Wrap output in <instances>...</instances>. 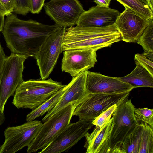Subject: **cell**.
<instances>
[{"label": "cell", "instance_id": "1", "mask_svg": "<svg viewBox=\"0 0 153 153\" xmlns=\"http://www.w3.org/2000/svg\"><path fill=\"white\" fill-rule=\"evenodd\" d=\"M1 32L11 53L35 58L47 38L61 26L32 19H21L12 13L6 16Z\"/></svg>", "mask_w": 153, "mask_h": 153}, {"label": "cell", "instance_id": "2", "mask_svg": "<svg viewBox=\"0 0 153 153\" xmlns=\"http://www.w3.org/2000/svg\"><path fill=\"white\" fill-rule=\"evenodd\" d=\"M122 40L116 25L94 27L76 25L66 29L62 44V52L71 49L96 51L111 46Z\"/></svg>", "mask_w": 153, "mask_h": 153}, {"label": "cell", "instance_id": "3", "mask_svg": "<svg viewBox=\"0 0 153 153\" xmlns=\"http://www.w3.org/2000/svg\"><path fill=\"white\" fill-rule=\"evenodd\" d=\"M65 85L51 78L24 81L16 89L12 103L18 109L33 110Z\"/></svg>", "mask_w": 153, "mask_h": 153}, {"label": "cell", "instance_id": "4", "mask_svg": "<svg viewBox=\"0 0 153 153\" xmlns=\"http://www.w3.org/2000/svg\"><path fill=\"white\" fill-rule=\"evenodd\" d=\"M78 105L70 104L45 122L28 146L27 152H35L43 149L51 142L70 123L74 112Z\"/></svg>", "mask_w": 153, "mask_h": 153}, {"label": "cell", "instance_id": "5", "mask_svg": "<svg viewBox=\"0 0 153 153\" xmlns=\"http://www.w3.org/2000/svg\"><path fill=\"white\" fill-rule=\"evenodd\" d=\"M135 108L128 98L117 105L112 114L113 125L109 139L110 153L116 147H120L126 137L139 125L134 115Z\"/></svg>", "mask_w": 153, "mask_h": 153}, {"label": "cell", "instance_id": "6", "mask_svg": "<svg viewBox=\"0 0 153 153\" xmlns=\"http://www.w3.org/2000/svg\"><path fill=\"white\" fill-rule=\"evenodd\" d=\"M27 58L11 53L5 59L0 82V103L3 111L8 99L14 94L18 87L24 81V62Z\"/></svg>", "mask_w": 153, "mask_h": 153}, {"label": "cell", "instance_id": "7", "mask_svg": "<svg viewBox=\"0 0 153 153\" xmlns=\"http://www.w3.org/2000/svg\"><path fill=\"white\" fill-rule=\"evenodd\" d=\"M130 92L115 94L90 93L75 109L73 115L79 119H93L111 106L117 105L128 98Z\"/></svg>", "mask_w": 153, "mask_h": 153}, {"label": "cell", "instance_id": "8", "mask_svg": "<svg viewBox=\"0 0 153 153\" xmlns=\"http://www.w3.org/2000/svg\"><path fill=\"white\" fill-rule=\"evenodd\" d=\"M27 121L5 129V140L0 146V153H14L29 146L39 131L42 123L37 120Z\"/></svg>", "mask_w": 153, "mask_h": 153}, {"label": "cell", "instance_id": "9", "mask_svg": "<svg viewBox=\"0 0 153 153\" xmlns=\"http://www.w3.org/2000/svg\"><path fill=\"white\" fill-rule=\"evenodd\" d=\"M66 27H61L53 32L42 45L35 59L40 72V79L48 78L62 52V44Z\"/></svg>", "mask_w": 153, "mask_h": 153}, {"label": "cell", "instance_id": "10", "mask_svg": "<svg viewBox=\"0 0 153 153\" xmlns=\"http://www.w3.org/2000/svg\"><path fill=\"white\" fill-rule=\"evenodd\" d=\"M93 119H79L70 123L39 153H60L70 149L94 126Z\"/></svg>", "mask_w": 153, "mask_h": 153}, {"label": "cell", "instance_id": "11", "mask_svg": "<svg viewBox=\"0 0 153 153\" xmlns=\"http://www.w3.org/2000/svg\"><path fill=\"white\" fill-rule=\"evenodd\" d=\"M43 7L46 14L56 24L66 28L76 25L85 10L78 0H51Z\"/></svg>", "mask_w": 153, "mask_h": 153}, {"label": "cell", "instance_id": "12", "mask_svg": "<svg viewBox=\"0 0 153 153\" xmlns=\"http://www.w3.org/2000/svg\"><path fill=\"white\" fill-rule=\"evenodd\" d=\"M125 9L117 18L115 24L121 36L122 40L135 43L149 25V20L139 15L129 8Z\"/></svg>", "mask_w": 153, "mask_h": 153}, {"label": "cell", "instance_id": "13", "mask_svg": "<svg viewBox=\"0 0 153 153\" xmlns=\"http://www.w3.org/2000/svg\"><path fill=\"white\" fill-rule=\"evenodd\" d=\"M87 71H82L73 77L70 82L66 85L65 89L60 100L43 118L42 120L43 122L69 105H79L88 97L90 93L88 91L86 86Z\"/></svg>", "mask_w": 153, "mask_h": 153}, {"label": "cell", "instance_id": "14", "mask_svg": "<svg viewBox=\"0 0 153 153\" xmlns=\"http://www.w3.org/2000/svg\"><path fill=\"white\" fill-rule=\"evenodd\" d=\"M63 51L62 71L69 73L73 77L82 71H88L97 62L95 51L76 49Z\"/></svg>", "mask_w": 153, "mask_h": 153}, {"label": "cell", "instance_id": "15", "mask_svg": "<svg viewBox=\"0 0 153 153\" xmlns=\"http://www.w3.org/2000/svg\"><path fill=\"white\" fill-rule=\"evenodd\" d=\"M86 86L90 93L115 94L130 92L134 87L118 77L102 75L88 71Z\"/></svg>", "mask_w": 153, "mask_h": 153}, {"label": "cell", "instance_id": "16", "mask_svg": "<svg viewBox=\"0 0 153 153\" xmlns=\"http://www.w3.org/2000/svg\"><path fill=\"white\" fill-rule=\"evenodd\" d=\"M120 14L117 10L98 5L84 10L77 22V26L94 27H102L115 23Z\"/></svg>", "mask_w": 153, "mask_h": 153}, {"label": "cell", "instance_id": "17", "mask_svg": "<svg viewBox=\"0 0 153 153\" xmlns=\"http://www.w3.org/2000/svg\"><path fill=\"white\" fill-rule=\"evenodd\" d=\"M112 125L111 117L101 128L95 126L91 133L87 132L84 146L86 153H110L109 139Z\"/></svg>", "mask_w": 153, "mask_h": 153}, {"label": "cell", "instance_id": "18", "mask_svg": "<svg viewBox=\"0 0 153 153\" xmlns=\"http://www.w3.org/2000/svg\"><path fill=\"white\" fill-rule=\"evenodd\" d=\"M136 66L128 75L118 77L121 81L128 83L134 88L140 87H153V75L143 67L135 61Z\"/></svg>", "mask_w": 153, "mask_h": 153}, {"label": "cell", "instance_id": "19", "mask_svg": "<svg viewBox=\"0 0 153 153\" xmlns=\"http://www.w3.org/2000/svg\"><path fill=\"white\" fill-rule=\"evenodd\" d=\"M65 88V85L40 106L32 110L26 116V121L34 120L52 109L60 100Z\"/></svg>", "mask_w": 153, "mask_h": 153}, {"label": "cell", "instance_id": "20", "mask_svg": "<svg viewBox=\"0 0 153 153\" xmlns=\"http://www.w3.org/2000/svg\"><path fill=\"white\" fill-rule=\"evenodd\" d=\"M142 126L141 123L131 134L125 139L120 147L123 153H138L139 148Z\"/></svg>", "mask_w": 153, "mask_h": 153}, {"label": "cell", "instance_id": "21", "mask_svg": "<svg viewBox=\"0 0 153 153\" xmlns=\"http://www.w3.org/2000/svg\"><path fill=\"white\" fill-rule=\"evenodd\" d=\"M138 153H153V127L143 122Z\"/></svg>", "mask_w": 153, "mask_h": 153}, {"label": "cell", "instance_id": "22", "mask_svg": "<svg viewBox=\"0 0 153 153\" xmlns=\"http://www.w3.org/2000/svg\"><path fill=\"white\" fill-rule=\"evenodd\" d=\"M124 7H127L145 18L153 19V11L140 0H116Z\"/></svg>", "mask_w": 153, "mask_h": 153}, {"label": "cell", "instance_id": "23", "mask_svg": "<svg viewBox=\"0 0 153 153\" xmlns=\"http://www.w3.org/2000/svg\"><path fill=\"white\" fill-rule=\"evenodd\" d=\"M153 19L144 30L137 41L145 51H153Z\"/></svg>", "mask_w": 153, "mask_h": 153}, {"label": "cell", "instance_id": "24", "mask_svg": "<svg viewBox=\"0 0 153 153\" xmlns=\"http://www.w3.org/2000/svg\"><path fill=\"white\" fill-rule=\"evenodd\" d=\"M134 60L153 75V51H144L142 54H136Z\"/></svg>", "mask_w": 153, "mask_h": 153}, {"label": "cell", "instance_id": "25", "mask_svg": "<svg viewBox=\"0 0 153 153\" xmlns=\"http://www.w3.org/2000/svg\"><path fill=\"white\" fill-rule=\"evenodd\" d=\"M134 115L136 120L146 123L153 127V109L147 108L134 109Z\"/></svg>", "mask_w": 153, "mask_h": 153}, {"label": "cell", "instance_id": "26", "mask_svg": "<svg viewBox=\"0 0 153 153\" xmlns=\"http://www.w3.org/2000/svg\"><path fill=\"white\" fill-rule=\"evenodd\" d=\"M117 106L114 105L101 113L93 120V124L97 128L102 127L109 121Z\"/></svg>", "mask_w": 153, "mask_h": 153}, {"label": "cell", "instance_id": "27", "mask_svg": "<svg viewBox=\"0 0 153 153\" xmlns=\"http://www.w3.org/2000/svg\"><path fill=\"white\" fill-rule=\"evenodd\" d=\"M13 12L17 14L25 16L30 12V0H14Z\"/></svg>", "mask_w": 153, "mask_h": 153}, {"label": "cell", "instance_id": "28", "mask_svg": "<svg viewBox=\"0 0 153 153\" xmlns=\"http://www.w3.org/2000/svg\"><path fill=\"white\" fill-rule=\"evenodd\" d=\"M14 6V0H0V11L4 16L13 12Z\"/></svg>", "mask_w": 153, "mask_h": 153}, {"label": "cell", "instance_id": "29", "mask_svg": "<svg viewBox=\"0 0 153 153\" xmlns=\"http://www.w3.org/2000/svg\"><path fill=\"white\" fill-rule=\"evenodd\" d=\"M30 12L33 14H38L42 9L45 0H30Z\"/></svg>", "mask_w": 153, "mask_h": 153}, {"label": "cell", "instance_id": "30", "mask_svg": "<svg viewBox=\"0 0 153 153\" xmlns=\"http://www.w3.org/2000/svg\"><path fill=\"white\" fill-rule=\"evenodd\" d=\"M112 0H93L97 5L103 7H109Z\"/></svg>", "mask_w": 153, "mask_h": 153}, {"label": "cell", "instance_id": "31", "mask_svg": "<svg viewBox=\"0 0 153 153\" xmlns=\"http://www.w3.org/2000/svg\"><path fill=\"white\" fill-rule=\"evenodd\" d=\"M144 4L147 5L153 11V0H140Z\"/></svg>", "mask_w": 153, "mask_h": 153}, {"label": "cell", "instance_id": "32", "mask_svg": "<svg viewBox=\"0 0 153 153\" xmlns=\"http://www.w3.org/2000/svg\"><path fill=\"white\" fill-rule=\"evenodd\" d=\"M4 17L0 11V32H1L4 26Z\"/></svg>", "mask_w": 153, "mask_h": 153}]
</instances>
